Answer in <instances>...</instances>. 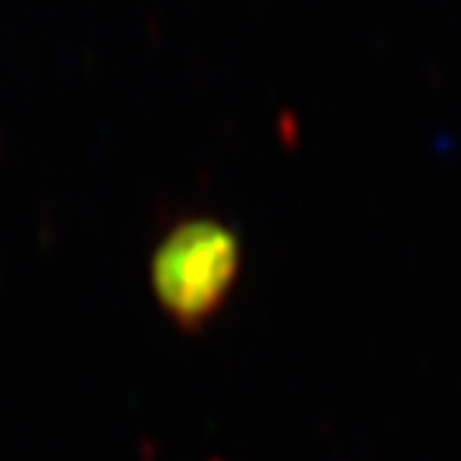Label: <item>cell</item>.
I'll list each match as a JSON object with an SVG mask.
<instances>
[{
	"instance_id": "cell-1",
	"label": "cell",
	"mask_w": 461,
	"mask_h": 461,
	"mask_svg": "<svg viewBox=\"0 0 461 461\" xmlns=\"http://www.w3.org/2000/svg\"><path fill=\"white\" fill-rule=\"evenodd\" d=\"M238 269V234L212 218H189L167 230L154 250V295L176 324L195 327L224 304Z\"/></svg>"
}]
</instances>
